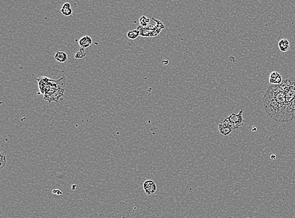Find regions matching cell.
I'll return each instance as SVG.
<instances>
[{"instance_id": "3", "label": "cell", "mask_w": 295, "mask_h": 218, "mask_svg": "<svg viewBox=\"0 0 295 218\" xmlns=\"http://www.w3.org/2000/svg\"><path fill=\"white\" fill-rule=\"evenodd\" d=\"M242 113H243V110H241L238 114L232 113L229 116L226 118L223 122L227 124L233 130L238 129L239 127L243 125L244 123Z\"/></svg>"}, {"instance_id": "9", "label": "cell", "mask_w": 295, "mask_h": 218, "mask_svg": "<svg viewBox=\"0 0 295 218\" xmlns=\"http://www.w3.org/2000/svg\"><path fill=\"white\" fill-rule=\"evenodd\" d=\"M55 59L60 63H65L68 60V56L64 52L58 51L55 54Z\"/></svg>"}, {"instance_id": "14", "label": "cell", "mask_w": 295, "mask_h": 218, "mask_svg": "<svg viewBox=\"0 0 295 218\" xmlns=\"http://www.w3.org/2000/svg\"><path fill=\"white\" fill-rule=\"evenodd\" d=\"M6 164H7V157H6L5 155L1 152L0 153V168L1 169H3L5 167Z\"/></svg>"}, {"instance_id": "11", "label": "cell", "mask_w": 295, "mask_h": 218, "mask_svg": "<svg viewBox=\"0 0 295 218\" xmlns=\"http://www.w3.org/2000/svg\"><path fill=\"white\" fill-rule=\"evenodd\" d=\"M127 36L130 40H135L138 38L139 36H140V32L137 29L130 30L127 33Z\"/></svg>"}, {"instance_id": "15", "label": "cell", "mask_w": 295, "mask_h": 218, "mask_svg": "<svg viewBox=\"0 0 295 218\" xmlns=\"http://www.w3.org/2000/svg\"><path fill=\"white\" fill-rule=\"evenodd\" d=\"M52 193H53V194H56L57 195H60L63 194V192H62L59 189H54L53 191H52Z\"/></svg>"}, {"instance_id": "16", "label": "cell", "mask_w": 295, "mask_h": 218, "mask_svg": "<svg viewBox=\"0 0 295 218\" xmlns=\"http://www.w3.org/2000/svg\"><path fill=\"white\" fill-rule=\"evenodd\" d=\"M276 158V155L274 154H272L271 156V160H275Z\"/></svg>"}, {"instance_id": "10", "label": "cell", "mask_w": 295, "mask_h": 218, "mask_svg": "<svg viewBox=\"0 0 295 218\" xmlns=\"http://www.w3.org/2000/svg\"><path fill=\"white\" fill-rule=\"evenodd\" d=\"M61 13L66 17H70L73 15V10L71 8V4L69 3H64L61 10Z\"/></svg>"}, {"instance_id": "7", "label": "cell", "mask_w": 295, "mask_h": 218, "mask_svg": "<svg viewBox=\"0 0 295 218\" xmlns=\"http://www.w3.org/2000/svg\"><path fill=\"white\" fill-rule=\"evenodd\" d=\"M79 44L81 48L87 49L92 44V39L89 36H85L79 40Z\"/></svg>"}, {"instance_id": "2", "label": "cell", "mask_w": 295, "mask_h": 218, "mask_svg": "<svg viewBox=\"0 0 295 218\" xmlns=\"http://www.w3.org/2000/svg\"><path fill=\"white\" fill-rule=\"evenodd\" d=\"M152 20L156 22V25H148L147 27H142L139 26L137 30L140 32V36L144 37H154L159 35L165 26L160 20H157L152 18Z\"/></svg>"}, {"instance_id": "8", "label": "cell", "mask_w": 295, "mask_h": 218, "mask_svg": "<svg viewBox=\"0 0 295 218\" xmlns=\"http://www.w3.org/2000/svg\"><path fill=\"white\" fill-rule=\"evenodd\" d=\"M279 49L282 52H286L290 48V43L288 39H282L278 43Z\"/></svg>"}, {"instance_id": "1", "label": "cell", "mask_w": 295, "mask_h": 218, "mask_svg": "<svg viewBox=\"0 0 295 218\" xmlns=\"http://www.w3.org/2000/svg\"><path fill=\"white\" fill-rule=\"evenodd\" d=\"M266 113L273 120L284 123L294 118L295 77L270 86L263 98Z\"/></svg>"}, {"instance_id": "12", "label": "cell", "mask_w": 295, "mask_h": 218, "mask_svg": "<svg viewBox=\"0 0 295 218\" xmlns=\"http://www.w3.org/2000/svg\"><path fill=\"white\" fill-rule=\"evenodd\" d=\"M150 21V20L149 18H148L147 17L145 16V15H143L142 17L140 18L139 19V23L140 26L142 27H146L148 25Z\"/></svg>"}, {"instance_id": "13", "label": "cell", "mask_w": 295, "mask_h": 218, "mask_svg": "<svg viewBox=\"0 0 295 218\" xmlns=\"http://www.w3.org/2000/svg\"><path fill=\"white\" fill-rule=\"evenodd\" d=\"M86 56V52L85 49L81 48L79 51L76 53L75 54V58L77 59H81L84 57H85Z\"/></svg>"}, {"instance_id": "6", "label": "cell", "mask_w": 295, "mask_h": 218, "mask_svg": "<svg viewBox=\"0 0 295 218\" xmlns=\"http://www.w3.org/2000/svg\"><path fill=\"white\" fill-rule=\"evenodd\" d=\"M218 130L220 133L223 136H228L232 133L233 130L227 124L222 122L218 125Z\"/></svg>"}, {"instance_id": "4", "label": "cell", "mask_w": 295, "mask_h": 218, "mask_svg": "<svg viewBox=\"0 0 295 218\" xmlns=\"http://www.w3.org/2000/svg\"><path fill=\"white\" fill-rule=\"evenodd\" d=\"M144 191L147 195H150L154 194L156 192L157 185L156 183L152 180H145L143 185Z\"/></svg>"}, {"instance_id": "5", "label": "cell", "mask_w": 295, "mask_h": 218, "mask_svg": "<svg viewBox=\"0 0 295 218\" xmlns=\"http://www.w3.org/2000/svg\"><path fill=\"white\" fill-rule=\"evenodd\" d=\"M281 75L276 71H273L270 74L269 83L272 85H280L282 82Z\"/></svg>"}]
</instances>
